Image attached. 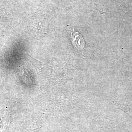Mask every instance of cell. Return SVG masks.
Masks as SVG:
<instances>
[{
	"label": "cell",
	"mask_w": 132,
	"mask_h": 132,
	"mask_svg": "<svg viewBox=\"0 0 132 132\" xmlns=\"http://www.w3.org/2000/svg\"><path fill=\"white\" fill-rule=\"evenodd\" d=\"M71 41L74 47L78 51L84 49L85 43L84 38L79 32L73 30L71 32Z\"/></svg>",
	"instance_id": "1"
}]
</instances>
